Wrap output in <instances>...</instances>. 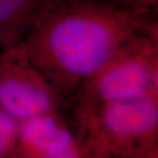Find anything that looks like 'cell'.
<instances>
[{
  "mask_svg": "<svg viewBox=\"0 0 158 158\" xmlns=\"http://www.w3.org/2000/svg\"><path fill=\"white\" fill-rule=\"evenodd\" d=\"M140 11L90 0L51 9L14 45L52 83H86L135 40L149 34Z\"/></svg>",
  "mask_w": 158,
  "mask_h": 158,
  "instance_id": "6da1fadb",
  "label": "cell"
},
{
  "mask_svg": "<svg viewBox=\"0 0 158 158\" xmlns=\"http://www.w3.org/2000/svg\"><path fill=\"white\" fill-rule=\"evenodd\" d=\"M157 45L147 34L135 40L86 83L88 102L119 101L157 94Z\"/></svg>",
  "mask_w": 158,
  "mask_h": 158,
  "instance_id": "7a4b0ae2",
  "label": "cell"
},
{
  "mask_svg": "<svg viewBox=\"0 0 158 158\" xmlns=\"http://www.w3.org/2000/svg\"><path fill=\"white\" fill-rule=\"evenodd\" d=\"M57 102L50 81L15 46L0 57V107L28 119L49 113Z\"/></svg>",
  "mask_w": 158,
  "mask_h": 158,
  "instance_id": "3957f363",
  "label": "cell"
},
{
  "mask_svg": "<svg viewBox=\"0 0 158 158\" xmlns=\"http://www.w3.org/2000/svg\"><path fill=\"white\" fill-rule=\"evenodd\" d=\"M158 94L98 103L100 105L102 121L111 133L122 137L146 135L158 123Z\"/></svg>",
  "mask_w": 158,
  "mask_h": 158,
  "instance_id": "277c9868",
  "label": "cell"
},
{
  "mask_svg": "<svg viewBox=\"0 0 158 158\" xmlns=\"http://www.w3.org/2000/svg\"><path fill=\"white\" fill-rule=\"evenodd\" d=\"M22 141L44 155L56 154L72 148V137L49 113L26 119L20 129Z\"/></svg>",
  "mask_w": 158,
  "mask_h": 158,
  "instance_id": "5b68a950",
  "label": "cell"
},
{
  "mask_svg": "<svg viewBox=\"0 0 158 158\" xmlns=\"http://www.w3.org/2000/svg\"><path fill=\"white\" fill-rule=\"evenodd\" d=\"M36 0H0V43L14 41L18 29Z\"/></svg>",
  "mask_w": 158,
  "mask_h": 158,
  "instance_id": "8992f818",
  "label": "cell"
},
{
  "mask_svg": "<svg viewBox=\"0 0 158 158\" xmlns=\"http://www.w3.org/2000/svg\"><path fill=\"white\" fill-rule=\"evenodd\" d=\"M17 127L16 118L0 107V156L9 146Z\"/></svg>",
  "mask_w": 158,
  "mask_h": 158,
  "instance_id": "52a82bcc",
  "label": "cell"
},
{
  "mask_svg": "<svg viewBox=\"0 0 158 158\" xmlns=\"http://www.w3.org/2000/svg\"><path fill=\"white\" fill-rule=\"evenodd\" d=\"M43 158H77V154L75 153L73 149L70 148V149L63 151V152L44 155Z\"/></svg>",
  "mask_w": 158,
  "mask_h": 158,
  "instance_id": "ba28073f",
  "label": "cell"
},
{
  "mask_svg": "<svg viewBox=\"0 0 158 158\" xmlns=\"http://www.w3.org/2000/svg\"><path fill=\"white\" fill-rule=\"evenodd\" d=\"M132 3L134 6H141V7H147V6H155L157 3V0H127Z\"/></svg>",
  "mask_w": 158,
  "mask_h": 158,
  "instance_id": "9c48e42d",
  "label": "cell"
}]
</instances>
